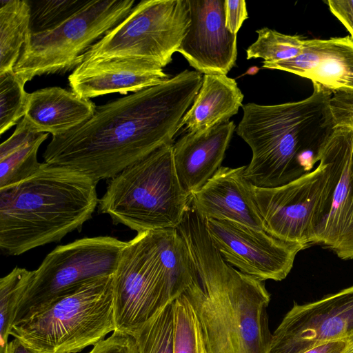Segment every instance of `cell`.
Here are the masks:
<instances>
[{"label": "cell", "instance_id": "14", "mask_svg": "<svg viewBox=\"0 0 353 353\" xmlns=\"http://www.w3.org/2000/svg\"><path fill=\"white\" fill-rule=\"evenodd\" d=\"M190 23L177 52L196 71L225 74L234 66L236 34L225 26V0H188Z\"/></svg>", "mask_w": 353, "mask_h": 353}, {"label": "cell", "instance_id": "27", "mask_svg": "<svg viewBox=\"0 0 353 353\" xmlns=\"http://www.w3.org/2000/svg\"><path fill=\"white\" fill-rule=\"evenodd\" d=\"M258 37L246 50L247 59L261 58L265 62L274 63L298 56L303 48L304 38L288 35L268 28L256 30Z\"/></svg>", "mask_w": 353, "mask_h": 353}, {"label": "cell", "instance_id": "29", "mask_svg": "<svg viewBox=\"0 0 353 353\" xmlns=\"http://www.w3.org/2000/svg\"><path fill=\"white\" fill-rule=\"evenodd\" d=\"M14 70L0 74V134L24 117L28 94Z\"/></svg>", "mask_w": 353, "mask_h": 353}, {"label": "cell", "instance_id": "12", "mask_svg": "<svg viewBox=\"0 0 353 353\" xmlns=\"http://www.w3.org/2000/svg\"><path fill=\"white\" fill-rule=\"evenodd\" d=\"M206 230L224 260L261 281H280L291 271L301 244L281 240L265 230L230 220H205Z\"/></svg>", "mask_w": 353, "mask_h": 353}, {"label": "cell", "instance_id": "23", "mask_svg": "<svg viewBox=\"0 0 353 353\" xmlns=\"http://www.w3.org/2000/svg\"><path fill=\"white\" fill-rule=\"evenodd\" d=\"M31 6L26 0H0V74L13 70L30 30Z\"/></svg>", "mask_w": 353, "mask_h": 353}, {"label": "cell", "instance_id": "31", "mask_svg": "<svg viewBox=\"0 0 353 353\" xmlns=\"http://www.w3.org/2000/svg\"><path fill=\"white\" fill-rule=\"evenodd\" d=\"M334 128L353 130V94L335 93L330 100Z\"/></svg>", "mask_w": 353, "mask_h": 353}, {"label": "cell", "instance_id": "13", "mask_svg": "<svg viewBox=\"0 0 353 353\" xmlns=\"http://www.w3.org/2000/svg\"><path fill=\"white\" fill-rule=\"evenodd\" d=\"M353 333V285L305 304L294 303L272 334L269 353H301Z\"/></svg>", "mask_w": 353, "mask_h": 353}, {"label": "cell", "instance_id": "18", "mask_svg": "<svg viewBox=\"0 0 353 353\" xmlns=\"http://www.w3.org/2000/svg\"><path fill=\"white\" fill-rule=\"evenodd\" d=\"M245 166H221L198 191L190 205L205 220H230L265 230L254 198V185L244 176Z\"/></svg>", "mask_w": 353, "mask_h": 353}, {"label": "cell", "instance_id": "34", "mask_svg": "<svg viewBox=\"0 0 353 353\" xmlns=\"http://www.w3.org/2000/svg\"><path fill=\"white\" fill-rule=\"evenodd\" d=\"M326 3L353 39V0H328Z\"/></svg>", "mask_w": 353, "mask_h": 353}, {"label": "cell", "instance_id": "21", "mask_svg": "<svg viewBox=\"0 0 353 353\" xmlns=\"http://www.w3.org/2000/svg\"><path fill=\"white\" fill-rule=\"evenodd\" d=\"M243 94L235 79L225 74H204L201 88L179 128L188 132L207 130L237 114Z\"/></svg>", "mask_w": 353, "mask_h": 353}, {"label": "cell", "instance_id": "20", "mask_svg": "<svg viewBox=\"0 0 353 353\" xmlns=\"http://www.w3.org/2000/svg\"><path fill=\"white\" fill-rule=\"evenodd\" d=\"M96 108L92 101L72 91L49 87L29 93L23 118L38 132L54 136L85 122L93 116Z\"/></svg>", "mask_w": 353, "mask_h": 353}, {"label": "cell", "instance_id": "3", "mask_svg": "<svg viewBox=\"0 0 353 353\" xmlns=\"http://www.w3.org/2000/svg\"><path fill=\"white\" fill-rule=\"evenodd\" d=\"M307 98L276 105L249 103L236 134L252 150L245 177L258 188H274L311 172L335 128L332 93L317 85Z\"/></svg>", "mask_w": 353, "mask_h": 353}, {"label": "cell", "instance_id": "9", "mask_svg": "<svg viewBox=\"0 0 353 353\" xmlns=\"http://www.w3.org/2000/svg\"><path fill=\"white\" fill-rule=\"evenodd\" d=\"M190 23L188 0H143L83 55V62L134 59L163 68L172 60Z\"/></svg>", "mask_w": 353, "mask_h": 353}, {"label": "cell", "instance_id": "7", "mask_svg": "<svg viewBox=\"0 0 353 353\" xmlns=\"http://www.w3.org/2000/svg\"><path fill=\"white\" fill-rule=\"evenodd\" d=\"M134 0L85 1L75 12L41 31L30 30L14 72L23 82L75 68L85 52L119 23Z\"/></svg>", "mask_w": 353, "mask_h": 353}, {"label": "cell", "instance_id": "25", "mask_svg": "<svg viewBox=\"0 0 353 353\" xmlns=\"http://www.w3.org/2000/svg\"><path fill=\"white\" fill-rule=\"evenodd\" d=\"M133 337L138 353H173V301L163 306Z\"/></svg>", "mask_w": 353, "mask_h": 353}, {"label": "cell", "instance_id": "16", "mask_svg": "<svg viewBox=\"0 0 353 353\" xmlns=\"http://www.w3.org/2000/svg\"><path fill=\"white\" fill-rule=\"evenodd\" d=\"M339 172L329 212L319 225L314 244L343 260L353 259V130L336 128L330 138Z\"/></svg>", "mask_w": 353, "mask_h": 353}, {"label": "cell", "instance_id": "36", "mask_svg": "<svg viewBox=\"0 0 353 353\" xmlns=\"http://www.w3.org/2000/svg\"><path fill=\"white\" fill-rule=\"evenodd\" d=\"M3 353H36L17 338H13L7 344Z\"/></svg>", "mask_w": 353, "mask_h": 353}, {"label": "cell", "instance_id": "8", "mask_svg": "<svg viewBox=\"0 0 353 353\" xmlns=\"http://www.w3.org/2000/svg\"><path fill=\"white\" fill-rule=\"evenodd\" d=\"M339 178L330 139L311 172L274 188L254 186V198L265 230L305 248L314 244L316 230L331 207Z\"/></svg>", "mask_w": 353, "mask_h": 353}, {"label": "cell", "instance_id": "19", "mask_svg": "<svg viewBox=\"0 0 353 353\" xmlns=\"http://www.w3.org/2000/svg\"><path fill=\"white\" fill-rule=\"evenodd\" d=\"M235 128L233 121H228L207 130L187 132L173 144L176 175L190 197L221 167Z\"/></svg>", "mask_w": 353, "mask_h": 353}, {"label": "cell", "instance_id": "33", "mask_svg": "<svg viewBox=\"0 0 353 353\" xmlns=\"http://www.w3.org/2000/svg\"><path fill=\"white\" fill-rule=\"evenodd\" d=\"M225 19L228 30L236 34L248 19L246 2L244 0H225Z\"/></svg>", "mask_w": 353, "mask_h": 353}, {"label": "cell", "instance_id": "32", "mask_svg": "<svg viewBox=\"0 0 353 353\" xmlns=\"http://www.w3.org/2000/svg\"><path fill=\"white\" fill-rule=\"evenodd\" d=\"M87 353H138L133 336L117 331L98 342Z\"/></svg>", "mask_w": 353, "mask_h": 353}, {"label": "cell", "instance_id": "28", "mask_svg": "<svg viewBox=\"0 0 353 353\" xmlns=\"http://www.w3.org/2000/svg\"><path fill=\"white\" fill-rule=\"evenodd\" d=\"M173 353H208L198 319L184 294L173 301Z\"/></svg>", "mask_w": 353, "mask_h": 353}, {"label": "cell", "instance_id": "17", "mask_svg": "<svg viewBox=\"0 0 353 353\" xmlns=\"http://www.w3.org/2000/svg\"><path fill=\"white\" fill-rule=\"evenodd\" d=\"M160 65L145 60L112 59L83 62L68 77L72 91L89 99L119 92H137L170 79Z\"/></svg>", "mask_w": 353, "mask_h": 353}, {"label": "cell", "instance_id": "26", "mask_svg": "<svg viewBox=\"0 0 353 353\" xmlns=\"http://www.w3.org/2000/svg\"><path fill=\"white\" fill-rule=\"evenodd\" d=\"M34 270L15 267L0 279V353H3L21 296L32 281Z\"/></svg>", "mask_w": 353, "mask_h": 353}, {"label": "cell", "instance_id": "37", "mask_svg": "<svg viewBox=\"0 0 353 353\" xmlns=\"http://www.w3.org/2000/svg\"><path fill=\"white\" fill-rule=\"evenodd\" d=\"M343 340L346 342L343 353H353V333Z\"/></svg>", "mask_w": 353, "mask_h": 353}, {"label": "cell", "instance_id": "2", "mask_svg": "<svg viewBox=\"0 0 353 353\" xmlns=\"http://www.w3.org/2000/svg\"><path fill=\"white\" fill-rule=\"evenodd\" d=\"M196 276L183 293L198 319L208 353H269L272 334L264 281L227 263L211 240L205 220L190 207L176 228Z\"/></svg>", "mask_w": 353, "mask_h": 353}, {"label": "cell", "instance_id": "35", "mask_svg": "<svg viewBox=\"0 0 353 353\" xmlns=\"http://www.w3.org/2000/svg\"><path fill=\"white\" fill-rule=\"evenodd\" d=\"M346 342L335 340L321 343L301 353H343Z\"/></svg>", "mask_w": 353, "mask_h": 353}, {"label": "cell", "instance_id": "4", "mask_svg": "<svg viewBox=\"0 0 353 353\" xmlns=\"http://www.w3.org/2000/svg\"><path fill=\"white\" fill-rule=\"evenodd\" d=\"M97 183L42 163L30 177L0 188V248L17 256L81 230L99 203Z\"/></svg>", "mask_w": 353, "mask_h": 353}, {"label": "cell", "instance_id": "24", "mask_svg": "<svg viewBox=\"0 0 353 353\" xmlns=\"http://www.w3.org/2000/svg\"><path fill=\"white\" fill-rule=\"evenodd\" d=\"M167 273L172 301L183 294L196 276L186 243L177 228L155 230Z\"/></svg>", "mask_w": 353, "mask_h": 353}, {"label": "cell", "instance_id": "10", "mask_svg": "<svg viewBox=\"0 0 353 353\" xmlns=\"http://www.w3.org/2000/svg\"><path fill=\"white\" fill-rule=\"evenodd\" d=\"M126 243L112 236H100L77 239L54 248L34 270L32 281L18 303L12 326L29 319L81 285L113 275Z\"/></svg>", "mask_w": 353, "mask_h": 353}, {"label": "cell", "instance_id": "30", "mask_svg": "<svg viewBox=\"0 0 353 353\" xmlns=\"http://www.w3.org/2000/svg\"><path fill=\"white\" fill-rule=\"evenodd\" d=\"M85 1H42L31 8L30 30L50 28L75 12Z\"/></svg>", "mask_w": 353, "mask_h": 353}, {"label": "cell", "instance_id": "6", "mask_svg": "<svg viewBox=\"0 0 353 353\" xmlns=\"http://www.w3.org/2000/svg\"><path fill=\"white\" fill-rule=\"evenodd\" d=\"M113 275L88 281L59 297L10 335L36 353H77L115 330Z\"/></svg>", "mask_w": 353, "mask_h": 353}, {"label": "cell", "instance_id": "5", "mask_svg": "<svg viewBox=\"0 0 353 353\" xmlns=\"http://www.w3.org/2000/svg\"><path fill=\"white\" fill-rule=\"evenodd\" d=\"M166 144L110 179L99 211L137 233L176 228L190 205Z\"/></svg>", "mask_w": 353, "mask_h": 353}, {"label": "cell", "instance_id": "22", "mask_svg": "<svg viewBox=\"0 0 353 353\" xmlns=\"http://www.w3.org/2000/svg\"><path fill=\"white\" fill-rule=\"evenodd\" d=\"M48 133L39 132L25 119L0 145V188L17 183L41 166L37 152Z\"/></svg>", "mask_w": 353, "mask_h": 353}, {"label": "cell", "instance_id": "1", "mask_svg": "<svg viewBox=\"0 0 353 353\" xmlns=\"http://www.w3.org/2000/svg\"><path fill=\"white\" fill-rule=\"evenodd\" d=\"M185 70L155 86L96 108L93 116L54 135L45 163L78 171L98 183L110 179L158 148L173 143L202 84Z\"/></svg>", "mask_w": 353, "mask_h": 353}, {"label": "cell", "instance_id": "15", "mask_svg": "<svg viewBox=\"0 0 353 353\" xmlns=\"http://www.w3.org/2000/svg\"><path fill=\"white\" fill-rule=\"evenodd\" d=\"M263 68L295 74L310 79L332 94H353V39H305L296 57L278 62L263 61Z\"/></svg>", "mask_w": 353, "mask_h": 353}, {"label": "cell", "instance_id": "11", "mask_svg": "<svg viewBox=\"0 0 353 353\" xmlns=\"http://www.w3.org/2000/svg\"><path fill=\"white\" fill-rule=\"evenodd\" d=\"M113 294L114 331L132 336L173 301L155 230L127 242L113 276Z\"/></svg>", "mask_w": 353, "mask_h": 353}]
</instances>
